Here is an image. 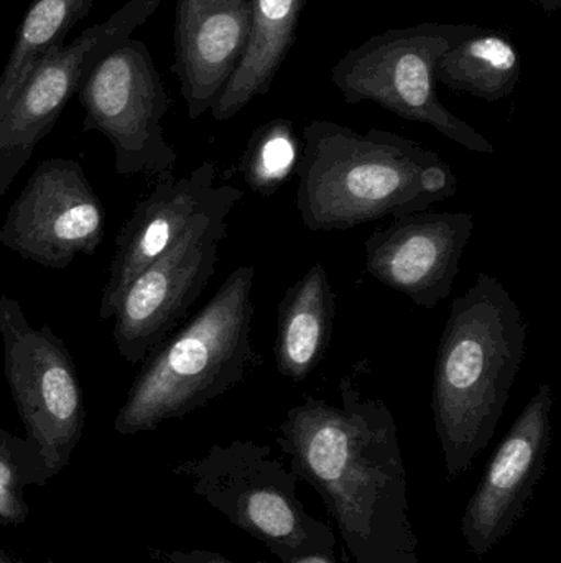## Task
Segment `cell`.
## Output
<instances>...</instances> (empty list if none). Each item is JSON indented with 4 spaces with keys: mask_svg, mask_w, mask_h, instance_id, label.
Here are the masks:
<instances>
[{
    "mask_svg": "<svg viewBox=\"0 0 561 563\" xmlns=\"http://www.w3.org/2000/svg\"><path fill=\"white\" fill-rule=\"evenodd\" d=\"M339 396V406L308 397L292 407L277 445L322 496L352 562L420 563L394 413L362 396L351 376Z\"/></svg>",
    "mask_w": 561,
    "mask_h": 563,
    "instance_id": "obj_1",
    "label": "cell"
},
{
    "mask_svg": "<svg viewBox=\"0 0 561 563\" xmlns=\"http://www.w3.org/2000/svg\"><path fill=\"white\" fill-rule=\"evenodd\" d=\"M302 141L296 208L313 233L420 213L457 195L453 168L437 152L394 132L361 134L315 119L303 128Z\"/></svg>",
    "mask_w": 561,
    "mask_h": 563,
    "instance_id": "obj_2",
    "label": "cell"
},
{
    "mask_svg": "<svg viewBox=\"0 0 561 563\" xmlns=\"http://www.w3.org/2000/svg\"><path fill=\"white\" fill-rule=\"evenodd\" d=\"M523 308L496 277L478 274L451 303L438 344L431 412L445 468L464 475L487 449L526 357Z\"/></svg>",
    "mask_w": 561,
    "mask_h": 563,
    "instance_id": "obj_3",
    "label": "cell"
},
{
    "mask_svg": "<svg viewBox=\"0 0 561 563\" xmlns=\"http://www.w3.org/2000/svg\"><path fill=\"white\" fill-rule=\"evenodd\" d=\"M254 280L253 266L234 271L193 320L145 357L115 416V432L137 435L183 419L262 364L250 341Z\"/></svg>",
    "mask_w": 561,
    "mask_h": 563,
    "instance_id": "obj_4",
    "label": "cell"
},
{
    "mask_svg": "<svg viewBox=\"0 0 561 563\" xmlns=\"http://www.w3.org/2000/svg\"><path fill=\"white\" fill-rule=\"evenodd\" d=\"M173 473L280 562H335V532L306 511L296 493L299 476L269 445L253 440L217 443L200 459L178 463Z\"/></svg>",
    "mask_w": 561,
    "mask_h": 563,
    "instance_id": "obj_5",
    "label": "cell"
},
{
    "mask_svg": "<svg viewBox=\"0 0 561 563\" xmlns=\"http://www.w3.org/2000/svg\"><path fill=\"white\" fill-rule=\"evenodd\" d=\"M480 29L471 23H418L379 33L338 59L333 85L346 104L374 102L405 121L430 125L467 151L494 154L483 134L445 108L435 86L438 59Z\"/></svg>",
    "mask_w": 561,
    "mask_h": 563,
    "instance_id": "obj_6",
    "label": "cell"
},
{
    "mask_svg": "<svg viewBox=\"0 0 561 563\" xmlns=\"http://www.w3.org/2000/svg\"><path fill=\"white\" fill-rule=\"evenodd\" d=\"M3 371L26 439L49 479L68 466L85 432L81 383L65 341L49 327L35 328L9 295L0 297Z\"/></svg>",
    "mask_w": 561,
    "mask_h": 563,
    "instance_id": "obj_7",
    "label": "cell"
},
{
    "mask_svg": "<svg viewBox=\"0 0 561 563\" xmlns=\"http://www.w3.org/2000/svg\"><path fill=\"white\" fill-rule=\"evenodd\" d=\"M243 198V190L223 185L216 200L178 243L125 288L115 310L112 336L117 353L128 364L144 363L203 294L216 271L227 218Z\"/></svg>",
    "mask_w": 561,
    "mask_h": 563,
    "instance_id": "obj_8",
    "label": "cell"
},
{
    "mask_svg": "<svg viewBox=\"0 0 561 563\" xmlns=\"http://www.w3.org/2000/svg\"><path fill=\"white\" fill-rule=\"evenodd\" d=\"M85 109L82 131L101 132L115 155L121 177H171L178 155L165 139L171 106L160 73L145 43L125 40L99 62L78 91Z\"/></svg>",
    "mask_w": 561,
    "mask_h": 563,
    "instance_id": "obj_9",
    "label": "cell"
},
{
    "mask_svg": "<svg viewBox=\"0 0 561 563\" xmlns=\"http://www.w3.org/2000/svg\"><path fill=\"white\" fill-rule=\"evenodd\" d=\"M161 0H128L108 22L89 26L69 45L49 53L0 118V197L53 131L72 96L112 49L147 22Z\"/></svg>",
    "mask_w": 561,
    "mask_h": 563,
    "instance_id": "obj_10",
    "label": "cell"
},
{
    "mask_svg": "<svg viewBox=\"0 0 561 563\" xmlns=\"http://www.w3.org/2000/svg\"><path fill=\"white\" fill-rule=\"evenodd\" d=\"M104 205L72 158H48L7 211L0 244L22 260L65 269L78 256H92L105 233Z\"/></svg>",
    "mask_w": 561,
    "mask_h": 563,
    "instance_id": "obj_11",
    "label": "cell"
},
{
    "mask_svg": "<svg viewBox=\"0 0 561 563\" xmlns=\"http://www.w3.org/2000/svg\"><path fill=\"white\" fill-rule=\"evenodd\" d=\"M553 402L552 386L540 384L497 446L471 496L461 534L474 558L490 554L526 515L552 446Z\"/></svg>",
    "mask_w": 561,
    "mask_h": 563,
    "instance_id": "obj_12",
    "label": "cell"
},
{
    "mask_svg": "<svg viewBox=\"0 0 561 563\" xmlns=\"http://www.w3.org/2000/svg\"><path fill=\"white\" fill-rule=\"evenodd\" d=\"M468 213H420L394 218L366 240V271L422 308L450 297L460 261L473 236Z\"/></svg>",
    "mask_w": 561,
    "mask_h": 563,
    "instance_id": "obj_13",
    "label": "cell"
},
{
    "mask_svg": "<svg viewBox=\"0 0 561 563\" xmlns=\"http://www.w3.org/2000/svg\"><path fill=\"white\" fill-rule=\"evenodd\" d=\"M216 165L203 162L184 177L158 180L157 187L138 201L115 240L109 276L102 288L99 317L114 318L119 300L131 282L164 256L187 233L198 217L216 200Z\"/></svg>",
    "mask_w": 561,
    "mask_h": 563,
    "instance_id": "obj_14",
    "label": "cell"
},
{
    "mask_svg": "<svg viewBox=\"0 0 561 563\" xmlns=\"http://www.w3.org/2000/svg\"><path fill=\"white\" fill-rule=\"evenodd\" d=\"M250 29V0H203L175 15V63L188 118L211 111L236 71Z\"/></svg>",
    "mask_w": 561,
    "mask_h": 563,
    "instance_id": "obj_15",
    "label": "cell"
},
{
    "mask_svg": "<svg viewBox=\"0 0 561 563\" xmlns=\"http://www.w3.org/2000/svg\"><path fill=\"white\" fill-rule=\"evenodd\" d=\"M306 0H250V29L236 71L221 92L211 115L226 122L253 99L267 95L295 43Z\"/></svg>",
    "mask_w": 561,
    "mask_h": 563,
    "instance_id": "obj_16",
    "label": "cell"
},
{
    "mask_svg": "<svg viewBox=\"0 0 561 563\" xmlns=\"http://www.w3.org/2000/svg\"><path fill=\"white\" fill-rule=\"evenodd\" d=\"M336 318V297L328 273L313 264L283 295L277 310L273 353L279 373L303 383L325 360Z\"/></svg>",
    "mask_w": 561,
    "mask_h": 563,
    "instance_id": "obj_17",
    "label": "cell"
},
{
    "mask_svg": "<svg viewBox=\"0 0 561 563\" xmlns=\"http://www.w3.org/2000/svg\"><path fill=\"white\" fill-rule=\"evenodd\" d=\"M520 75L523 58L513 36L483 26L455 43L435 66L437 81L487 102L509 98Z\"/></svg>",
    "mask_w": 561,
    "mask_h": 563,
    "instance_id": "obj_18",
    "label": "cell"
},
{
    "mask_svg": "<svg viewBox=\"0 0 561 563\" xmlns=\"http://www.w3.org/2000/svg\"><path fill=\"white\" fill-rule=\"evenodd\" d=\"M94 0H33L26 10L9 62L0 75V118L16 98L36 66L65 43Z\"/></svg>",
    "mask_w": 561,
    "mask_h": 563,
    "instance_id": "obj_19",
    "label": "cell"
},
{
    "mask_svg": "<svg viewBox=\"0 0 561 563\" xmlns=\"http://www.w3.org/2000/svg\"><path fill=\"white\" fill-rule=\"evenodd\" d=\"M303 141L289 119H273L250 135L239 170L250 190L262 197L276 195L296 174Z\"/></svg>",
    "mask_w": 561,
    "mask_h": 563,
    "instance_id": "obj_20",
    "label": "cell"
},
{
    "mask_svg": "<svg viewBox=\"0 0 561 563\" xmlns=\"http://www.w3.org/2000/svg\"><path fill=\"white\" fill-rule=\"evenodd\" d=\"M48 482L35 445L0 427V525L22 526L30 516L26 488H42Z\"/></svg>",
    "mask_w": 561,
    "mask_h": 563,
    "instance_id": "obj_21",
    "label": "cell"
},
{
    "mask_svg": "<svg viewBox=\"0 0 561 563\" xmlns=\"http://www.w3.org/2000/svg\"><path fill=\"white\" fill-rule=\"evenodd\" d=\"M154 561L160 563H263V562H234L213 551H164V549H148Z\"/></svg>",
    "mask_w": 561,
    "mask_h": 563,
    "instance_id": "obj_22",
    "label": "cell"
},
{
    "mask_svg": "<svg viewBox=\"0 0 561 563\" xmlns=\"http://www.w3.org/2000/svg\"><path fill=\"white\" fill-rule=\"evenodd\" d=\"M540 7H542L543 12L547 13H556L559 12L561 7V0H536Z\"/></svg>",
    "mask_w": 561,
    "mask_h": 563,
    "instance_id": "obj_23",
    "label": "cell"
},
{
    "mask_svg": "<svg viewBox=\"0 0 561 563\" xmlns=\"http://www.w3.org/2000/svg\"><path fill=\"white\" fill-rule=\"evenodd\" d=\"M0 563H20V562H16L15 559H13L12 555H10L9 552L5 551V549L0 548Z\"/></svg>",
    "mask_w": 561,
    "mask_h": 563,
    "instance_id": "obj_24",
    "label": "cell"
},
{
    "mask_svg": "<svg viewBox=\"0 0 561 563\" xmlns=\"http://www.w3.org/2000/svg\"><path fill=\"white\" fill-rule=\"evenodd\" d=\"M45 563H56L55 561H46Z\"/></svg>",
    "mask_w": 561,
    "mask_h": 563,
    "instance_id": "obj_25",
    "label": "cell"
}]
</instances>
